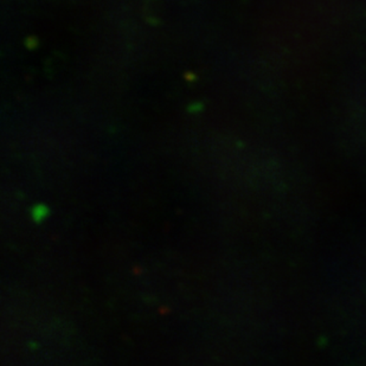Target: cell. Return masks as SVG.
Returning a JSON list of instances; mask_svg holds the SVG:
<instances>
[{
	"label": "cell",
	"instance_id": "obj_1",
	"mask_svg": "<svg viewBox=\"0 0 366 366\" xmlns=\"http://www.w3.org/2000/svg\"><path fill=\"white\" fill-rule=\"evenodd\" d=\"M48 214V210H46V207H43V205H39V207H36L32 211V216L35 218L36 222H41L43 218L46 216Z\"/></svg>",
	"mask_w": 366,
	"mask_h": 366
}]
</instances>
